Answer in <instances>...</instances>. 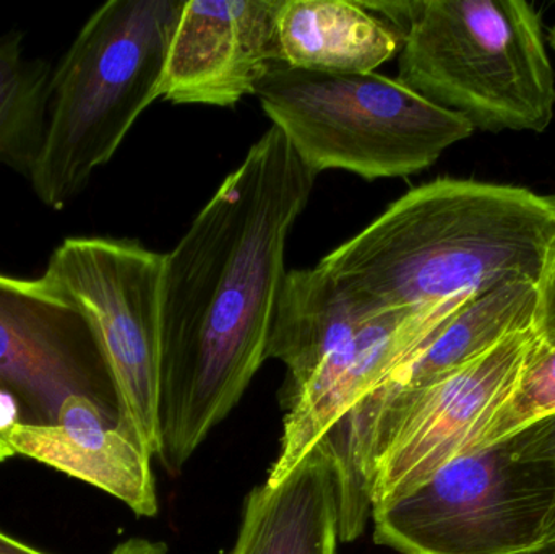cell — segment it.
<instances>
[{"label":"cell","mask_w":555,"mask_h":554,"mask_svg":"<svg viewBox=\"0 0 555 554\" xmlns=\"http://www.w3.org/2000/svg\"><path fill=\"white\" fill-rule=\"evenodd\" d=\"M315 178L270 127L165 254L158 459L168 474L184 468L269 360L287 237Z\"/></svg>","instance_id":"cell-1"},{"label":"cell","mask_w":555,"mask_h":554,"mask_svg":"<svg viewBox=\"0 0 555 554\" xmlns=\"http://www.w3.org/2000/svg\"><path fill=\"white\" fill-rule=\"evenodd\" d=\"M555 201L514 185L439 178L411 189L319 266L380 311L427 309L514 280L540 283Z\"/></svg>","instance_id":"cell-2"},{"label":"cell","mask_w":555,"mask_h":554,"mask_svg":"<svg viewBox=\"0 0 555 554\" xmlns=\"http://www.w3.org/2000/svg\"><path fill=\"white\" fill-rule=\"evenodd\" d=\"M403 36L398 80L486 132H544L555 75L543 23L524 0L371 3Z\"/></svg>","instance_id":"cell-3"},{"label":"cell","mask_w":555,"mask_h":554,"mask_svg":"<svg viewBox=\"0 0 555 554\" xmlns=\"http://www.w3.org/2000/svg\"><path fill=\"white\" fill-rule=\"evenodd\" d=\"M182 7L179 0H109L81 26L52 70L44 140L28 178L46 207H67L162 98Z\"/></svg>","instance_id":"cell-4"},{"label":"cell","mask_w":555,"mask_h":554,"mask_svg":"<svg viewBox=\"0 0 555 554\" xmlns=\"http://www.w3.org/2000/svg\"><path fill=\"white\" fill-rule=\"evenodd\" d=\"M263 113L315 175L406 178L468 139L473 126L398 78L335 75L276 64L257 85Z\"/></svg>","instance_id":"cell-5"},{"label":"cell","mask_w":555,"mask_h":554,"mask_svg":"<svg viewBox=\"0 0 555 554\" xmlns=\"http://www.w3.org/2000/svg\"><path fill=\"white\" fill-rule=\"evenodd\" d=\"M553 494L537 422L375 506L374 539L401 554H541Z\"/></svg>","instance_id":"cell-6"},{"label":"cell","mask_w":555,"mask_h":554,"mask_svg":"<svg viewBox=\"0 0 555 554\" xmlns=\"http://www.w3.org/2000/svg\"><path fill=\"white\" fill-rule=\"evenodd\" d=\"M165 254L133 240L75 236L49 257L42 282L90 322L117 399V423L159 454Z\"/></svg>","instance_id":"cell-7"},{"label":"cell","mask_w":555,"mask_h":554,"mask_svg":"<svg viewBox=\"0 0 555 554\" xmlns=\"http://www.w3.org/2000/svg\"><path fill=\"white\" fill-rule=\"evenodd\" d=\"M0 390L28 425H55L72 397H88L117 415L113 379L90 322L41 279L0 273Z\"/></svg>","instance_id":"cell-8"},{"label":"cell","mask_w":555,"mask_h":554,"mask_svg":"<svg viewBox=\"0 0 555 554\" xmlns=\"http://www.w3.org/2000/svg\"><path fill=\"white\" fill-rule=\"evenodd\" d=\"M281 0H188L169 46L162 98L233 107L283 64Z\"/></svg>","instance_id":"cell-9"},{"label":"cell","mask_w":555,"mask_h":554,"mask_svg":"<svg viewBox=\"0 0 555 554\" xmlns=\"http://www.w3.org/2000/svg\"><path fill=\"white\" fill-rule=\"evenodd\" d=\"M5 438L15 455L85 481L116 498L137 516L158 513L152 455L120 428L116 413L88 397L67 400L55 425L16 422Z\"/></svg>","instance_id":"cell-10"},{"label":"cell","mask_w":555,"mask_h":554,"mask_svg":"<svg viewBox=\"0 0 555 554\" xmlns=\"http://www.w3.org/2000/svg\"><path fill=\"white\" fill-rule=\"evenodd\" d=\"M338 478L325 442L281 484L254 488L230 554H336Z\"/></svg>","instance_id":"cell-11"},{"label":"cell","mask_w":555,"mask_h":554,"mask_svg":"<svg viewBox=\"0 0 555 554\" xmlns=\"http://www.w3.org/2000/svg\"><path fill=\"white\" fill-rule=\"evenodd\" d=\"M276 28L283 64L319 74H372L403 46L401 33L364 2L281 0Z\"/></svg>","instance_id":"cell-12"},{"label":"cell","mask_w":555,"mask_h":554,"mask_svg":"<svg viewBox=\"0 0 555 554\" xmlns=\"http://www.w3.org/2000/svg\"><path fill=\"white\" fill-rule=\"evenodd\" d=\"M537 309L538 283L531 280H514L473 296L364 400L421 389L453 373L511 335L534 327Z\"/></svg>","instance_id":"cell-13"},{"label":"cell","mask_w":555,"mask_h":554,"mask_svg":"<svg viewBox=\"0 0 555 554\" xmlns=\"http://www.w3.org/2000/svg\"><path fill=\"white\" fill-rule=\"evenodd\" d=\"M52 70L26 57L22 31L0 35V165L26 178L44 140Z\"/></svg>","instance_id":"cell-14"},{"label":"cell","mask_w":555,"mask_h":554,"mask_svg":"<svg viewBox=\"0 0 555 554\" xmlns=\"http://www.w3.org/2000/svg\"><path fill=\"white\" fill-rule=\"evenodd\" d=\"M553 415H555V342L544 344L538 340L537 348L517 387L473 449L488 448Z\"/></svg>","instance_id":"cell-15"},{"label":"cell","mask_w":555,"mask_h":554,"mask_svg":"<svg viewBox=\"0 0 555 554\" xmlns=\"http://www.w3.org/2000/svg\"><path fill=\"white\" fill-rule=\"evenodd\" d=\"M534 331L544 344L555 342V250L538 283V309Z\"/></svg>","instance_id":"cell-16"},{"label":"cell","mask_w":555,"mask_h":554,"mask_svg":"<svg viewBox=\"0 0 555 554\" xmlns=\"http://www.w3.org/2000/svg\"><path fill=\"white\" fill-rule=\"evenodd\" d=\"M541 441L546 452L547 459L553 464L554 471V494L551 503L550 516H547L546 527H544L543 543H541V554H555V415L540 420Z\"/></svg>","instance_id":"cell-17"},{"label":"cell","mask_w":555,"mask_h":554,"mask_svg":"<svg viewBox=\"0 0 555 554\" xmlns=\"http://www.w3.org/2000/svg\"><path fill=\"white\" fill-rule=\"evenodd\" d=\"M18 418V407H16L15 400L9 394L0 390V464L15 455V452L12 451L9 442H7L5 435L10 426L15 425Z\"/></svg>","instance_id":"cell-18"},{"label":"cell","mask_w":555,"mask_h":554,"mask_svg":"<svg viewBox=\"0 0 555 554\" xmlns=\"http://www.w3.org/2000/svg\"><path fill=\"white\" fill-rule=\"evenodd\" d=\"M111 554H168V546L152 540L130 539L117 545Z\"/></svg>","instance_id":"cell-19"},{"label":"cell","mask_w":555,"mask_h":554,"mask_svg":"<svg viewBox=\"0 0 555 554\" xmlns=\"http://www.w3.org/2000/svg\"><path fill=\"white\" fill-rule=\"evenodd\" d=\"M0 554H48L7 536L5 532L0 530Z\"/></svg>","instance_id":"cell-20"},{"label":"cell","mask_w":555,"mask_h":554,"mask_svg":"<svg viewBox=\"0 0 555 554\" xmlns=\"http://www.w3.org/2000/svg\"><path fill=\"white\" fill-rule=\"evenodd\" d=\"M550 41L551 46H553V49L555 51V26L553 29H551Z\"/></svg>","instance_id":"cell-21"},{"label":"cell","mask_w":555,"mask_h":554,"mask_svg":"<svg viewBox=\"0 0 555 554\" xmlns=\"http://www.w3.org/2000/svg\"><path fill=\"white\" fill-rule=\"evenodd\" d=\"M554 201H555V195H554Z\"/></svg>","instance_id":"cell-22"}]
</instances>
